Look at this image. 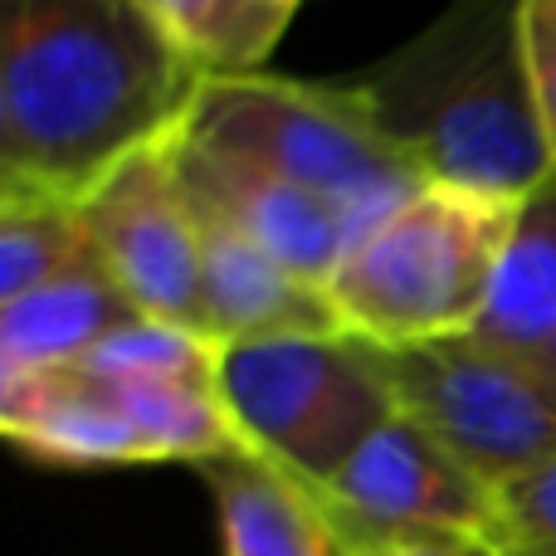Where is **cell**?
Returning a JSON list of instances; mask_svg holds the SVG:
<instances>
[{
  "instance_id": "1",
  "label": "cell",
  "mask_w": 556,
  "mask_h": 556,
  "mask_svg": "<svg viewBox=\"0 0 556 556\" xmlns=\"http://www.w3.org/2000/svg\"><path fill=\"white\" fill-rule=\"evenodd\" d=\"M201 88L147 0H15L0 29V186L88 205L186 132Z\"/></svg>"
},
{
  "instance_id": "2",
  "label": "cell",
  "mask_w": 556,
  "mask_h": 556,
  "mask_svg": "<svg viewBox=\"0 0 556 556\" xmlns=\"http://www.w3.org/2000/svg\"><path fill=\"white\" fill-rule=\"evenodd\" d=\"M0 430L54 469L201 464L240 450L220 401V346L137 317L68 366L0 376Z\"/></svg>"
},
{
  "instance_id": "3",
  "label": "cell",
  "mask_w": 556,
  "mask_h": 556,
  "mask_svg": "<svg viewBox=\"0 0 556 556\" xmlns=\"http://www.w3.org/2000/svg\"><path fill=\"white\" fill-rule=\"evenodd\" d=\"M356 84L425 181L528 201L556 176L522 59V0L444 10Z\"/></svg>"
},
{
  "instance_id": "4",
  "label": "cell",
  "mask_w": 556,
  "mask_h": 556,
  "mask_svg": "<svg viewBox=\"0 0 556 556\" xmlns=\"http://www.w3.org/2000/svg\"><path fill=\"white\" fill-rule=\"evenodd\" d=\"M518 205L425 181L381 215L327 278L337 327L381 352L473 337L489 313Z\"/></svg>"
},
{
  "instance_id": "5",
  "label": "cell",
  "mask_w": 556,
  "mask_h": 556,
  "mask_svg": "<svg viewBox=\"0 0 556 556\" xmlns=\"http://www.w3.org/2000/svg\"><path fill=\"white\" fill-rule=\"evenodd\" d=\"M186 137L323 195L352 215L362 235L425 186L362 84H303L278 74L205 84Z\"/></svg>"
},
{
  "instance_id": "6",
  "label": "cell",
  "mask_w": 556,
  "mask_h": 556,
  "mask_svg": "<svg viewBox=\"0 0 556 556\" xmlns=\"http://www.w3.org/2000/svg\"><path fill=\"white\" fill-rule=\"evenodd\" d=\"M220 401L240 450L323 489L401 405L376 346L346 332L220 346Z\"/></svg>"
},
{
  "instance_id": "7",
  "label": "cell",
  "mask_w": 556,
  "mask_h": 556,
  "mask_svg": "<svg viewBox=\"0 0 556 556\" xmlns=\"http://www.w3.org/2000/svg\"><path fill=\"white\" fill-rule=\"evenodd\" d=\"M405 415L450 444L493 493L556 464V376L483 337L430 346H376Z\"/></svg>"
},
{
  "instance_id": "8",
  "label": "cell",
  "mask_w": 556,
  "mask_h": 556,
  "mask_svg": "<svg viewBox=\"0 0 556 556\" xmlns=\"http://www.w3.org/2000/svg\"><path fill=\"white\" fill-rule=\"evenodd\" d=\"M337 538L352 547L415 538H483L493 532L498 493L425 430L395 410L332 479L317 489Z\"/></svg>"
},
{
  "instance_id": "9",
  "label": "cell",
  "mask_w": 556,
  "mask_h": 556,
  "mask_svg": "<svg viewBox=\"0 0 556 556\" xmlns=\"http://www.w3.org/2000/svg\"><path fill=\"white\" fill-rule=\"evenodd\" d=\"M172 147L123 166L84 205V225L103 274L137 313L201 332V215L181 186Z\"/></svg>"
},
{
  "instance_id": "10",
  "label": "cell",
  "mask_w": 556,
  "mask_h": 556,
  "mask_svg": "<svg viewBox=\"0 0 556 556\" xmlns=\"http://www.w3.org/2000/svg\"><path fill=\"white\" fill-rule=\"evenodd\" d=\"M172 156L186 195L205 220L250 240L254 250H264L303 283L327 288V278L342 269L352 244L362 240V225L346 211L283 181V176L264 172V166L244 162V156L211 152V147L191 142L186 132L176 137Z\"/></svg>"
},
{
  "instance_id": "11",
  "label": "cell",
  "mask_w": 556,
  "mask_h": 556,
  "mask_svg": "<svg viewBox=\"0 0 556 556\" xmlns=\"http://www.w3.org/2000/svg\"><path fill=\"white\" fill-rule=\"evenodd\" d=\"M201 332L215 346H230L342 327L327 303V288L303 283L250 240L201 215Z\"/></svg>"
},
{
  "instance_id": "12",
  "label": "cell",
  "mask_w": 556,
  "mask_h": 556,
  "mask_svg": "<svg viewBox=\"0 0 556 556\" xmlns=\"http://www.w3.org/2000/svg\"><path fill=\"white\" fill-rule=\"evenodd\" d=\"M211 489L225 556H346L317 489L250 450L195 469Z\"/></svg>"
},
{
  "instance_id": "13",
  "label": "cell",
  "mask_w": 556,
  "mask_h": 556,
  "mask_svg": "<svg viewBox=\"0 0 556 556\" xmlns=\"http://www.w3.org/2000/svg\"><path fill=\"white\" fill-rule=\"evenodd\" d=\"M137 317L142 313L103 274V264L88 260L15 303H0V376L68 366Z\"/></svg>"
},
{
  "instance_id": "14",
  "label": "cell",
  "mask_w": 556,
  "mask_h": 556,
  "mask_svg": "<svg viewBox=\"0 0 556 556\" xmlns=\"http://www.w3.org/2000/svg\"><path fill=\"white\" fill-rule=\"evenodd\" d=\"M473 337L518 356H542V346L556 337V176L518 205L489 313Z\"/></svg>"
},
{
  "instance_id": "15",
  "label": "cell",
  "mask_w": 556,
  "mask_h": 556,
  "mask_svg": "<svg viewBox=\"0 0 556 556\" xmlns=\"http://www.w3.org/2000/svg\"><path fill=\"white\" fill-rule=\"evenodd\" d=\"M156 29L205 78H254L298 20V0H147Z\"/></svg>"
},
{
  "instance_id": "16",
  "label": "cell",
  "mask_w": 556,
  "mask_h": 556,
  "mask_svg": "<svg viewBox=\"0 0 556 556\" xmlns=\"http://www.w3.org/2000/svg\"><path fill=\"white\" fill-rule=\"evenodd\" d=\"M98 260L84 225V205L0 186V303L54 283L59 274Z\"/></svg>"
},
{
  "instance_id": "17",
  "label": "cell",
  "mask_w": 556,
  "mask_h": 556,
  "mask_svg": "<svg viewBox=\"0 0 556 556\" xmlns=\"http://www.w3.org/2000/svg\"><path fill=\"white\" fill-rule=\"evenodd\" d=\"M489 542L498 556H556V464L498 489Z\"/></svg>"
},
{
  "instance_id": "18",
  "label": "cell",
  "mask_w": 556,
  "mask_h": 556,
  "mask_svg": "<svg viewBox=\"0 0 556 556\" xmlns=\"http://www.w3.org/2000/svg\"><path fill=\"white\" fill-rule=\"evenodd\" d=\"M522 59H528L542 142L556 166V0H522Z\"/></svg>"
},
{
  "instance_id": "19",
  "label": "cell",
  "mask_w": 556,
  "mask_h": 556,
  "mask_svg": "<svg viewBox=\"0 0 556 556\" xmlns=\"http://www.w3.org/2000/svg\"><path fill=\"white\" fill-rule=\"evenodd\" d=\"M346 556H498V547L483 538H415V542H371V547H352Z\"/></svg>"
},
{
  "instance_id": "20",
  "label": "cell",
  "mask_w": 556,
  "mask_h": 556,
  "mask_svg": "<svg viewBox=\"0 0 556 556\" xmlns=\"http://www.w3.org/2000/svg\"><path fill=\"white\" fill-rule=\"evenodd\" d=\"M538 362H542V366H547V371L556 376V337H552L547 346H542V356H538Z\"/></svg>"
}]
</instances>
